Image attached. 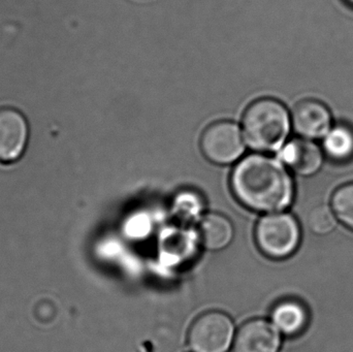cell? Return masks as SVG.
<instances>
[{
	"mask_svg": "<svg viewBox=\"0 0 353 352\" xmlns=\"http://www.w3.org/2000/svg\"><path fill=\"white\" fill-rule=\"evenodd\" d=\"M28 126L24 116L10 107L0 109V163L20 158L26 147Z\"/></svg>",
	"mask_w": 353,
	"mask_h": 352,
	"instance_id": "obj_8",
	"label": "cell"
},
{
	"mask_svg": "<svg viewBox=\"0 0 353 352\" xmlns=\"http://www.w3.org/2000/svg\"><path fill=\"white\" fill-rule=\"evenodd\" d=\"M292 124L294 132L301 138L321 140L334 125L333 115L323 101L304 99L294 107Z\"/></svg>",
	"mask_w": 353,
	"mask_h": 352,
	"instance_id": "obj_6",
	"label": "cell"
},
{
	"mask_svg": "<svg viewBox=\"0 0 353 352\" xmlns=\"http://www.w3.org/2000/svg\"><path fill=\"white\" fill-rule=\"evenodd\" d=\"M310 315L302 302L284 300L279 302L272 311V324L280 334L296 337L302 334L309 324Z\"/></svg>",
	"mask_w": 353,
	"mask_h": 352,
	"instance_id": "obj_10",
	"label": "cell"
},
{
	"mask_svg": "<svg viewBox=\"0 0 353 352\" xmlns=\"http://www.w3.org/2000/svg\"><path fill=\"white\" fill-rule=\"evenodd\" d=\"M201 148L203 155L212 163L228 165L242 156L245 143L238 125L232 122L220 121L205 130Z\"/></svg>",
	"mask_w": 353,
	"mask_h": 352,
	"instance_id": "obj_5",
	"label": "cell"
},
{
	"mask_svg": "<svg viewBox=\"0 0 353 352\" xmlns=\"http://www.w3.org/2000/svg\"><path fill=\"white\" fill-rule=\"evenodd\" d=\"M280 156L288 169L302 177L316 175L323 169L325 158L321 146L301 136L286 143Z\"/></svg>",
	"mask_w": 353,
	"mask_h": 352,
	"instance_id": "obj_7",
	"label": "cell"
},
{
	"mask_svg": "<svg viewBox=\"0 0 353 352\" xmlns=\"http://www.w3.org/2000/svg\"><path fill=\"white\" fill-rule=\"evenodd\" d=\"M281 345L279 331L265 320L245 322L236 335L234 352H278Z\"/></svg>",
	"mask_w": 353,
	"mask_h": 352,
	"instance_id": "obj_9",
	"label": "cell"
},
{
	"mask_svg": "<svg viewBox=\"0 0 353 352\" xmlns=\"http://www.w3.org/2000/svg\"><path fill=\"white\" fill-rule=\"evenodd\" d=\"M346 2H347L348 4H350V6H353V0H345Z\"/></svg>",
	"mask_w": 353,
	"mask_h": 352,
	"instance_id": "obj_15",
	"label": "cell"
},
{
	"mask_svg": "<svg viewBox=\"0 0 353 352\" xmlns=\"http://www.w3.org/2000/svg\"><path fill=\"white\" fill-rule=\"evenodd\" d=\"M323 154L334 163H343L353 158V128L347 124H334L321 138Z\"/></svg>",
	"mask_w": 353,
	"mask_h": 352,
	"instance_id": "obj_11",
	"label": "cell"
},
{
	"mask_svg": "<svg viewBox=\"0 0 353 352\" xmlns=\"http://www.w3.org/2000/svg\"><path fill=\"white\" fill-rule=\"evenodd\" d=\"M236 200L257 212H282L294 198V184L288 167L265 155H249L232 175Z\"/></svg>",
	"mask_w": 353,
	"mask_h": 352,
	"instance_id": "obj_1",
	"label": "cell"
},
{
	"mask_svg": "<svg viewBox=\"0 0 353 352\" xmlns=\"http://www.w3.org/2000/svg\"><path fill=\"white\" fill-rule=\"evenodd\" d=\"M199 229L203 245L209 250L223 249L234 238V227L230 221L216 213L203 217Z\"/></svg>",
	"mask_w": 353,
	"mask_h": 352,
	"instance_id": "obj_12",
	"label": "cell"
},
{
	"mask_svg": "<svg viewBox=\"0 0 353 352\" xmlns=\"http://www.w3.org/2000/svg\"><path fill=\"white\" fill-rule=\"evenodd\" d=\"M330 206L338 222L353 231V182L344 184L334 191Z\"/></svg>",
	"mask_w": 353,
	"mask_h": 352,
	"instance_id": "obj_13",
	"label": "cell"
},
{
	"mask_svg": "<svg viewBox=\"0 0 353 352\" xmlns=\"http://www.w3.org/2000/svg\"><path fill=\"white\" fill-rule=\"evenodd\" d=\"M234 337L230 316L211 311L194 320L188 332V344L193 352H228Z\"/></svg>",
	"mask_w": 353,
	"mask_h": 352,
	"instance_id": "obj_4",
	"label": "cell"
},
{
	"mask_svg": "<svg viewBox=\"0 0 353 352\" xmlns=\"http://www.w3.org/2000/svg\"><path fill=\"white\" fill-rule=\"evenodd\" d=\"M338 220L331 206L319 205L309 213L308 227L317 236H327L333 233Z\"/></svg>",
	"mask_w": 353,
	"mask_h": 352,
	"instance_id": "obj_14",
	"label": "cell"
},
{
	"mask_svg": "<svg viewBox=\"0 0 353 352\" xmlns=\"http://www.w3.org/2000/svg\"><path fill=\"white\" fill-rule=\"evenodd\" d=\"M255 240L265 256L274 260H284L298 250L302 231L296 217L288 213L276 212L259 221Z\"/></svg>",
	"mask_w": 353,
	"mask_h": 352,
	"instance_id": "obj_3",
	"label": "cell"
},
{
	"mask_svg": "<svg viewBox=\"0 0 353 352\" xmlns=\"http://www.w3.org/2000/svg\"><path fill=\"white\" fill-rule=\"evenodd\" d=\"M292 116L280 101L261 99L249 105L243 117V132L247 144L261 152H274L286 144Z\"/></svg>",
	"mask_w": 353,
	"mask_h": 352,
	"instance_id": "obj_2",
	"label": "cell"
}]
</instances>
